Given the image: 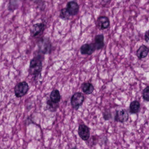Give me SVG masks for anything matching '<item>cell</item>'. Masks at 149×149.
<instances>
[{"instance_id":"obj_11","label":"cell","mask_w":149,"mask_h":149,"mask_svg":"<svg viewBox=\"0 0 149 149\" xmlns=\"http://www.w3.org/2000/svg\"><path fill=\"white\" fill-rule=\"evenodd\" d=\"M149 52V49L145 45H142L139 47L136 52V55L139 59L147 57Z\"/></svg>"},{"instance_id":"obj_19","label":"cell","mask_w":149,"mask_h":149,"mask_svg":"<svg viewBox=\"0 0 149 149\" xmlns=\"http://www.w3.org/2000/svg\"><path fill=\"white\" fill-rule=\"evenodd\" d=\"M111 117V114L110 111H106L103 113V118L105 120H109Z\"/></svg>"},{"instance_id":"obj_23","label":"cell","mask_w":149,"mask_h":149,"mask_svg":"<svg viewBox=\"0 0 149 149\" xmlns=\"http://www.w3.org/2000/svg\"></svg>"},{"instance_id":"obj_10","label":"cell","mask_w":149,"mask_h":149,"mask_svg":"<svg viewBox=\"0 0 149 149\" xmlns=\"http://www.w3.org/2000/svg\"><path fill=\"white\" fill-rule=\"evenodd\" d=\"M97 24L100 29H106L110 26V21L107 17L101 16L97 19Z\"/></svg>"},{"instance_id":"obj_21","label":"cell","mask_w":149,"mask_h":149,"mask_svg":"<svg viewBox=\"0 0 149 149\" xmlns=\"http://www.w3.org/2000/svg\"><path fill=\"white\" fill-rule=\"evenodd\" d=\"M31 1L36 3H38L41 2L42 0H31Z\"/></svg>"},{"instance_id":"obj_18","label":"cell","mask_w":149,"mask_h":149,"mask_svg":"<svg viewBox=\"0 0 149 149\" xmlns=\"http://www.w3.org/2000/svg\"><path fill=\"white\" fill-rule=\"evenodd\" d=\"M142 96L144 100L149 102V86L146 87L142 93Z\"/></svg>"},{"instance_id":"obj_12","label":"cell","mask_w":149,"mask_h":149,"mask_svg":"<svg viewBox=\"0 0 149 149\" xmlns=\"http://www.w3.org/2000/svg\"><path fill=\"white\" fill-rule=\"evenodd\" d=\"M96 50L101 49L104 47V37L102 34L97 35L95 38V42L94 43Z\"/></svg>"},{"instance_id":"obj_2","label":"cell","mask_w":149,"mask_h":149,"mask_svg":"<svg viewBox=\"0 0 149 149\" xmlns=\"http://www.w3.org/2000/svg\"><path fill=\"white\" fill-rule=\"evenodd\" d=\"M38 50L40 53L43 55L49 54L52 50L51 43L48 38H42L38 43Z\"/></svg>"},{"instance_id":"obj_20","label":"cell","mask_w":149,"mask_h":149,"mask_svg":"<svg viewBox=\"0 0 149 149\" xmlns=\"http://www.w3.org/2000/svg\"><path fill=\"white\" fill-rule=\"evenodd\" d=\"M145 40L149 44V30L146 31L145 33Z\"/></svg>"},{"instance_id":"obj_16","label":"cell","mask_w":149,"mask_h":149,"mask_svg":"<svg viewBox=\"0 0 149 149\" xmlns=\"http://www.w3.org/2000/svg\"><path fill=\"white\" fill-rule=\"evenodd\" d=\"M71 16V15H70V13L67 11L66 8L62 9L61 10L60 14V17L62 18V19H64V20H68V19H70V17Z\"/></svg>"},{"instance_id":"obj_14","label":"cell","mask_w":149,"mask_h":149,"mask_svg":"<svg viewBox=\"0 0 149 149\" xmlns=\"http://www.w3.org/2000/svg\"><path fill=\"white\" fill-rule=\"evenodd\" d=\"M141 107V104L139 102L134 100L132 102L130 106V111L131 113H137L139 112Z\"/></svg>"},{"instance_id":"obj_9","label":"cell","mask_w":149,"mask_h":149,"mask_svg":"<svg viewBox=\"0 0 149 149\" xmlns=\"http://www.w3.org/2000/svg\"><path fill=\"white\" fill-rule=\"evenodd\" d=\"M79 4L74 1H71L67 3L66 10L71 16H74L78 14L79 11Z\"/></svg>"},{"instance_id":"obj_6","label":"cell","mask_w":149,"mask_h":149,"mask_svg":"<svg viewBox=\"0 0 149 149\" xmlns=\"http://www.w3.org/2000/svg\"><path fill=\"white\" fill-rule=\"evenodd\" d=\"M78 134L81 139L84 141H87L90 136L89 128L84 124L80 125L78 129Z\"/></svg>"},{"instance_id":"obj_5","label":"cell","mask_w":149,"mask_h":149,"mask_svg":"<svg viewBox=\"0 0 149 149\" xmlns=\"http://www.w3.org/2000/svg\"><path fill=\"white\" fill-rule=\"evenodd\" d=\"M129 114L126 109L117 110L115 116V120L120 123L127 121L129 119Z\"/></svg>"},{"instance_id":"obj_1","label":"cell","mask_w":149,"mask_h":149,"mask_svg":"<svg viewBox=\"0 0 149 149\" xmlns=\"http://www.w3.org/2000/svg\"><path fill=\"white\" fill-rule=\"evenodd\" d=\"M43 57L40 54L34 57L30 63L29 73L37 80L41 75L42 70V60Z\"/></svg>"},{"instance_id":"obj_4","label":"cell","mask_w":149,"mask_h":149,"mask_svg":"<svg viewBox=\"0 0 149 149\" xmlns=\"http://www.w3.org/2000/svg\"><path fill=\"white\" fill-rule=\"evenodd\" d=\"M85 98L84 95L81 93H76L72 95L71 99V103L72 107L77 110L80 106L83 104Z\"/></svg>"},{"instance_id":"obj_13","label":"cell","mask_w":149,"mask_h":149,"mask_svg":"<svg viewBox=\"0 0 149 149\" xmlns=\"http://www.w3.org/2000/svg\"><path fill=\"white\" fill-rule=\"evenodd\" d=\"M50 100L55 103H58L61 100V95L57 89H54L51 92L50 95Z\"/></svg>"},{"instance_id":"obj_7","label":"cell","mask_w":149,"mask_h":149,"mask_svg":"<svg viewBox=\"0 0 149 149\" xmlns=\"http://www.w3.org/2000/svg\"><path fill=\"white\" fill-rule=\"evenodd\" d=\"M45 28V25L44 23L36 24L32 26L31 29V35L33 37L41 34L44 30Z\"/></svg>"},{"instance_id":"obj_3","label":"cell","mask_w":149,"mask_h":149,"mask_svg":"<svg viewBox=\"0 0 149 149\" xmlns=\"http://www.w3.org/2000/svg\"><path fill=\"white\" fill-rule=\"evenodd\" d=\"M29 87L28 83L23 81L19 82L15 87V93L16 97L21 98L27 94Z\"/></svg>"},{"instance_id":"obj_22","label":"cell","mask_w":149,"mask_h":149,"mask_svg":"<svg viewBox=\"0 0 149 149\" xmlns=\"http://www.w3.org/2000/svg\"><path fill=\"white\" fill-rule=\"evenodd\" d=\"M71 149H77V148H73Z\"/></svg>"},{"instance_id":"obj_8","label":"cell","mask_w":149,"mask_h":149,"mask_svg":"<svg viewBox=\"0 0 149 149\" xmlns=\"http://www.w3.org/2000/svg\"><path fill=\"white\" fill-rule=\"evenodd\" d=\"M96 49L94 43L85 44L80 48V52L82 55H91Z\"/></svg>"},{"instance_id":"obj_17","label":"cell","mask_w":149,"mask_h":149,"mask_svg":"<svg viewBox=\"0 0 149 149\" xmlns=\"http://www.w3.org/2000/svg\"><path fill=\"white\" fill-rule=\"evenodd\" d=\"M47 105L49 106V109L52 112H55L58 107V103H55L52 102L50 100L48 101Z\"/></svg>"},{"instance_id":"obj_15","label":"cell","mask_w":149,"mask_h":149,"mask_svg":"<svg viewBox=\"0 0 149 149\" xmlns=\"http://www.w3.org/2000/svg\"><path fill=\"white\" fill-rule=\"evenodd\" d=\"M82 89L84 93L86 95H90L93 92L94 88L91 83L86 82L82 86Z\"/></svg>"}]
</instances>
